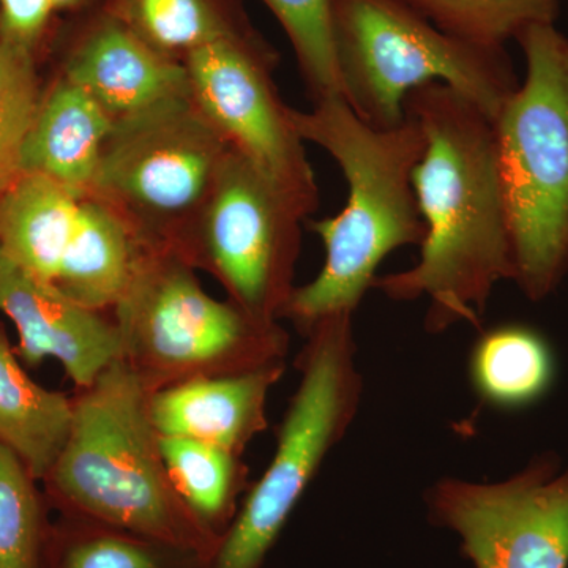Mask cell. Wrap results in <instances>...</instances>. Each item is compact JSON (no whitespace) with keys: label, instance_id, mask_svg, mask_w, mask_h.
I'll use <instances>...</instances> for the list:
<instances>
[{"label":"cell","instance_id":"cell-3","mask_svg":"<svg viewBox=\"0 0 568 568\" xmlns=\"http://www.w3.org/2000/svg\"><path fill=\"white\" fill-rule=\"evenodd\" d=\"M149 394L121 358L74 388L65 446L43 478L52 510L192 549L211 564L220 545L164 465Z\"/></svg>","mask_w":568,"mask_h":568},{"label":"cell","instance_id":"cell-17","mask_svg":"<svg viewBox=\"0 0 568 568\" xmlns=\"http://www.w3.org/2000/svg\"><path fill=\"white\" fill-rule=\"evenodd\" d=\"M81 197L44 175L22 173L0 193V252L54 283L80 220Z\"/></svg>","mask_w":568,"mask_h":568},{"label":"cell","instance_id":"cell-19","mask_svg":"<svg viewBox=\"0 0 568 568\" xmlns=\"http://www.w3.org/2000/svg\"><path fill=\"white\" fill-rule=\"evenodd\" d=\"M469 376L485 403L519 409L548 394L555 383V355L534 328L500 325L478 338L470 353Z\"/></svg>","mask_w":568,"mask_h":568},{"label":"cell","instance_id":"cell-22","mask_svg":"<svg viewBox=\"0 0 568 568\" xmlns=\"http://www.w3.org/2000/svg\"><path fill=\"white\" fill-rule=\"evenodd\" d=\"M50 510L39 480L0 443V568H47Z\"/></svg>","mask_w":568,"mask_h":568},{"label":"cell","instance_id":"cell-26","mask_svg":"<svg viewBox=\"0 0 568 568\" xmlns=\"http://www.w3.org/2000/svg\"><path fill=\"white\" fill-rule=\"evenodd\" d=\"M40 104L28 48L0 32V193L22 174V151Z\"/></svg>","mask_w":568,"mask_h":568},{"label":"cell","instance_id":"cell-4","mask_svg":"<svg viewBox=\"0 0 568 568\" xmlns=\"http://www.w3.org/2000/svg\"><path fill=\"white\" fill-rule=\"evenodd\" d=\"M526 77L495 118L515 280L532 302L568 272V39L555 22L519 32Z\"/></svg>","mask_w":568,"mask_h":568},{"label":"cell","instance_id":"cell-20","mask_svg":"<svg viewBox=\"0 0 568 568\" xmlns=\"http://www.w3.org/2000/svg\"><path fill=\"white\" fill-rule=\"evenodd\" d=\"M174 488L197 521L222 540L252 487L241 455L182 436H160Z\"/></svg>","mask_w":568,"mask_h":568},{"label":"cell","instance_id":"cell-18","mask_svg":"<svg viewBox=\"0 0 568 568\" xmlns=\"http://www.w3.org/2000/svg\"><path fill=\"white\" fill-rule=\"evenodd\" d=\"M71 396L41 387L26 372L0 324V443L43 481L65 446Z\"/></svg>","mask_w":568,"mask_h":568},{"label":"cell","instance_id":"cell-14","mask_svg":"<svg viewBox=\"0 0 568 568\" xmlns=\"http://www.w3.org/2000/svg\"><path fill=\"white\" fill-rule=\"evenodd\" d=\"M284 369L286 362L153 392L149 396L153 425L160 436L190 437L244 457L254 437L268 428V394Z\"/></svg>","mask_w":568,"mask_h":568},{"label":"cell","instance_id":"cell-13","mask_svg":"<svg viewBox=\"0 0 568 568\" xmlns=\"http://www.w3.org/2000/svg\"><path fill=\"white\" fill-rule=\"evenodd\" d=\"M65 78L114 122L190 95L185 63L155 50L123 21L95 29L74 52Z\"/></svg>","mask_w":568,"mask_h":568},{"label":"cell","instance_id":"cell-5","mask_svg":"<svg viewBox=\"0 0 568 568\" xmlns=\"http://www.w3.org/2000/svg\"><path fill=\"white\" fill-rule=\"evenodd\" d=\"M121 361L149 394L203 377L284 364L290 334L205 293L192 265L166 246H145L112 308Z\"/></svg>","mask_w":568,"mask_h":568},{"label":"cell","instance_id":"cell-28","mask_svg":"<svg viewBox=\"0 0 568 568\" xmlns=\"http://www.w3.org/2000/svg\"><path fill=\"white\" fill-rule=\"evenodd\" d=\"M78 2H81V0H52L55 9H67V7L77 6Z\"/></svg>","mask_w":568,"mask_h":568},{"label":"cell","instance_id":"cell-16","mask_svg":"<svg viewBox=\"0 0 568 568\" xmlns=\"http://www.w3.org/2000/svg\"><path fill=\"white\" fill-rule=\"evenodd\" d=\"M144 248L110 205L84 197L73 241L52 286L74 304L111 313L132 282Z\"/></svg>","mask_w":568,"mask_h":568},{"label":"cell","instance_id":"cell-21","mask_svg":"<svg viewBox=\"0 0 568 568\" xmlns=\"http://www.w3.org/2000/svg\"><path fill=\"white\" fill-rule=\"evenodd\" d=\"M47 568H207L192 549L92 519L52 521Z\"/></svg>","mask_w":568,"mask_h":568},{"label":"cell","instance_id":"cell-12","mask_svg":"<svg viewBox=\"0 0 568 568\" xmlns=\"http://www.w3.org/2000/svg\"><path fill=\"white\" fill-rule=\"evenodd\" d=\"M0 313L17 327L20 343L14 349L22 365L37 368L55 358L74 388L91 386L121 358V336L112 316L74 304L2 252Z\"/></svg>","mask_w":568,"mask_h":568},{"label":"cell","instance_id":"cell-1","mask_svg":"<svg viewBox=\"0 0 568 568\" xmlns=\"http://www.w3.org/2000/svg\"><path fill=\"white\" fill-rule=\"evenodd\" d=\"M405 112L426 138L413 173L426 237L414 267L377 276L373 287L395 302L428 298L429 334L478 327L496 284L515 280L495 121L443 82L414 89Z\"/></svg>","mask_w":568,"mask_h":568},{"label":"cell","instance_id":"cell-11","mask_svg":"<svg viewBox=\"0 0 568 568\" xmlns=\"http://www.w3.org/2000/svg\"><path fill=\"white\" fill-rule=\"evenodd\" d=\"M190 95L213 129L234 151L263 171L305 215L320 196L304 141L280 100L267 51L235 32L185 58Z\"/></svg>","mask_w":568,"mask_h":568},{"label":"cell","instance_id":"cell-25","mask_svg":"<svg viewBox=\"0 0 568 568\" xmlns=\"http://www.w3.org/2000/svg\"><path fill=\"white\" fill-rule=\"evenodd\" d=\"M283 26L313 102L342 97L334 44V0H263Z\"/></svg>","mask_w":568,"mask_h":568},{"label":"cell","instance_id":"cell-27","mask_svg":"<svg viewBox=\"0 0 568 568\" xmlns=\"http://www.w3.org/2000/svg\"><path fill=\"white\" fill-rule=\"evenodd\" d=\"M2 33L7 39L28 48L47 26L52 11V0H0Z\"/></svg>","mask_w":568,"mask_h":568},{"label":"cell","instance_id":"cell-23","mask_svg":"<svg viewBox=\"0 0 568 568\" xmlns=\"http://www.w3.org/2000/svg\"><path fill=\"white\" fill-rule=\"evenodd\" d=\"M440 31L470 43L506 48L530 24L555 22L559 0H405Z\"/></svg>","mask_w":568,"mask_h":568},{"label":"cell","instance_id":"cell-2","mask_svg":"<svg viewBox=\"0 0 568 568\" xmlns=\"http://www.w3.org/2000/svg\"><path fill=\"white\" fill-rule=\"evenodd\" d=\"M291 121L302 141L320 145L335 160L347 182L345 209L310 223L324 244L323 268L313 282L295 287L284 312L306 336L325 317L354 315L388 254L424 244L426 224L413 173L426 138L407 114L394 129L368 125L342 97L321 100L312 111L291 110Z\"/></svg>","mask_w":568,"mask_h":568},{"label":"cell","instance_id":"cell-9","mask_svg":"<svg viewBox=\"0 0 568 568\" xmlns=\"http://www.w3.org/2000/svg\"><path fill=\"white\" fill-rule=\"evenodd\" d=\"M302 209L231 149L193 223L170 246L223 284L250 316L280 323L293 297Z\"/></svg>","mask_w":568,"mask_h":568},{"label":"cell","instance_id":"cell-6","mask_svg":"<svg viewBox=\"0 0 568 568\" xmlns=\"http://www.w3.org/2000/svg\"><path fill=\"white\" fill-rule=\"evenodd\" d=\"M334 44L343 100L376 129L405 122L414 89L443 82L495 121L519 85L506 48L440 31L405 0H334Z\"/></svg>","mask_w":568,"mask_h":568},{"label":"cell","instance_id":"cell-10","mask_svg":"<svg viewBox=\"0 0 568 568\" xmlns=\"http://www.w3.org/2000/svg\"><path fill=\"white\" fill-rule=\"evenodd\" d=\"M426 507L476 568H568V469L555 455L495 484L443 478Z\"/></svg>","mask_w":568,"mask_h":568},{"label":"cell","instance_id":"cell-24","mask_svg":"<svg viewBox=\"0 0 568 568\" xmlns=\"http://www.w3.org/2000/svg\"><path fill=\"white\" fill-rule=\"evenodd\" d=\"M123 22L170 58L239 32L211 0H123Z\"/></svg>","mask_w":568,"mask_h":568},{"label":"cell","instance_id":"cell-7","mask_svg":"<svg viewBox=\"0 0 568 568\" xmlns=\"http://www.w3.org/2000/svg\"><path fill=\"white\" fill-rule=\"evenodd\" d=\"M354 315L328 316L305 336L297 390L276 429L274 457L242 500L207 568H263L287 519L361 406Z\"/></svg>","mask_w":568,"mask_h":568},{"label":"cell","instance_id":"cell-8","mask_svg":"<svg viewBox=\"0 0 568 568\" xmlns=\"http://www.w3.org/2000/svg\"><path fill=\"white\" fill-rule=\"evenodd\" d=\"M231 145L192 95L115 121L89 197L119 213L145 246L178 241L201 212Z\"/></svg>","mask_w":568,"mask_h":568},{"label":"cell","instance_id":"cell-15","mask_svg":"<svg viewBox=\"0 0 568 568\" xmlns=\"http://www.w3.org/2000/svg\"><path fill=\"white\" fill-rule=\"evenodd\" d=\"M114 121L88 92L63 78L40 104L22 173L44 175L74 196L89 197Z\"/></svg>","mask_w":568,"mask_h":568}]
</instances>
